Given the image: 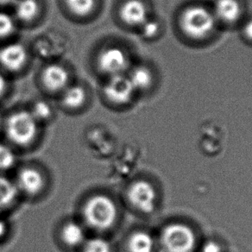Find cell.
Returning <instances> with one entry per match:
<instances>
[{
  "mask_svg": "<svg viewBox=\"0 0 252 252\" xmlns=\"http://www.w3.org/2000/svg\"><path fill=\"white\" fill-rule=\"evenodd\" d=\"M18 194V187L6 177L0 176V210L11 206Z\"/></svg>",
  "mask_w": 252,
  "mask_h": 252,
  "instance_id": "cell-14",
  "label": "cell"
},
{
  "mask_svg": "<svg viewBox=\"0 0 252 252\" xmlns=\"http://www.w3.org/2000/svg\"><path fill=\"white\" fill-rule=\"evenodd\" d=\"M14 30V19L7 13L0 11V38L7 37Z\"/></svg>",
  "mask_w": 252,
  "mask_h": 252,
  "instance_id": "cell-22",
  "label": "cell"
},
{
  "mask_svg": "<svg viewBox=\"0 0 252 252\" xmlns=\"http://www.w3.org/2000/svg\"><path fill=\"white\" fill-rule=\"evenodd\" d=\"M201 252H221L220 245L214 241H208L202 246Z\"/></svg>",
  "mask_w": 252,
  "mask_h": 252,
  "instance_id": "cell-25",
  "label": "cell"
},
{
  "mask_svg": "<svg viewBox=\"0 0 252 252\" xmlns=\"http://www.w3.org/2000/svg\"><path fill=\"white\" fill-rule=\"evenodd\" d=\"M28 53L25 46L14 42L0 49V64L10 71L21 69L27 63Z\"/></svg>",
  "mask_w": 252,
  "mask_h": 252,
  "instance_id": "cell-8",
  "label": "cell"
},
{
  "mask_svg": "<svg viewBox=\"0 0 252 252\" xmlns=\"http://www.w3.org/2000/svg\"><path fill=\"white\" fill-rule=\"evenodd\" d=\"M128 77L133 85L135 90L148 89L153 81V76L151 71L145 67H137L134 68Z\"/></svg>",
  "mask_w": 252,
  "mask_h": 252,
  "instance_id": "cell-18",
  "label": "cell"
},
{
  "mask_svg": "<svg viewBox=\"0 0 252 252\" xmlns=\"http://www.w3.org/2000/svg\"><path fill=\"white\" fill-rule=\"evenodd\" d=\"M7 88V81L5 80L4 75L0 73V97L4 95Z\"/></svg>",
  "mask_w": 252,
  "mask_h": 252,
  "instance_id": "cell-27",
  "label": "cell"
},
{
  "mask_svg": "<svg viewBox=\"0 0 252 252\" xmlns=\"http://www.w3.org/2000/svg\"><path fill=\"white\" fill-rule=\"evenodd\" d=\"M69 80V74L65 67L59 64H51L42 73V81L51 91H59L65 88Z\"/></svg>",
  "mask_w": 252,
  "mask_h": 252,
  "instance_id": "cell-10",
  "label": "cell"
},
{
  "mask_svg": "<svg viewBox=\"0 0 252 252\" xmlns=\"http://www.w3.org/2000/svg\"><path fill=\"white\" fill-rule=\"evenodd\" d=\"M18 189L23 192L34 195L38 193L44 187V179L42 174L35 168H24L18 177Z\"/></svg>",
  "mask_w": 252,
  "mask_h": 252,
  "instance_id": "cell-11",
  "label": "cell"
},
{
  "mask_svg": "<svg viewBox=\"0 0 252 252\" xmlns=\"http://www.w3.org/2000/svg\"><path fill=\"white\" fill-rule=\"evenodd\" d=\"M37 120L32 112L19 111L7 119L5 129L8 137L14 144L25 146L32 143L37 134Z\"/></svg>",
  "mask_w": 252,
  "mask_h": 252,
  "instance_id": "cell-3",
  "label": "cell"
},
{
  "mask_svg": "<svg viewBox=\"0 0 252 252\" xmlns=\"http://www.w3.org/2000/svg\"><path fill=\"white\" fill-rule=\"evenodd\" d=\"M120 17L126 25L142 26L148 20V9L142 0H127L121 6Z\"/></svg>",
  "mask_w": 252,
  "mask_h": 252,
  "instance_id": "cell-9",
  "label": "cell"
},
{
  "mask_svg": "<svg viewBox=\"0 0 252 252\" xmlns=\"http://www.w3.org/2000/svg\"><path fill=\"white\" fill-rule=\"evenodd\" d=\"M161 243L165 252H193L196 238L193 230L188 225L174 223L163 229Z\"/></svg>",
  "mask_w": 252,
  "mask_h": 252,
  "instance_id": "cell-4",
  "label": "cell"
},
{
  "mask_svg": "<svg viewBox=\"0 0 252 252\" xmlns=\"http://www.w3.org/2000/svg\"><path fill=\"white\" fill-rule=\"evenodd\" d=\"M135 88L128 76L124 74L113 75L105 85V95L110 101L123 105L130 101L133 97Z\"/></svg>",
  "mask_w": 252,
  "mask_h": 252,
  "instance_id": "cell-6",
  "label": "cell"
},
{
  "mask_svg": "<svg viewBox=\"0 0 252 252\" xmlns=\"http://www.w3.org/2000/svg\"><path fill=\"white\" fill-rule=\"evenodd\" d=\"M83 215L92 228L105 231L115 224L118 209L114 201L103 194L91 197L85 204Z\"/></svg>",
  "mask_w": 252,
  "mask_h": 252,
  "instance_id": "cell-2",
  "label": "cell"
},
{
  "mask_svg": "<svg viewBox=\"0 0 252 252\" xmlns=\"http://www.w3.org/2000/svg\"><path fill=\"white\" fill-rule=\"evenodd\" d=\"M87 94L81 86H72L63 95V104L70 109H77L84 104Z\"/></svg>",
  "mask_w": 252,
  "mask_h": 252,
  "instance_id": "cell-17",
  "label": "cell"
},
{
  "mask_svg": "<svg viewBox=\"0 0 252 252\" xmlns=\"http://www.w3.org/2000/svg\"><path fill=\"white\" fill-rule=\"evenodd\" d=\"M128 249L130 252H153L154 239L146 231H137L130 236Z\"/></svg>",
  "mask_w": 252,
  "mask_h": 252,
  "instance_id": "cell-13",
  "label": "cell"
},
{
  "mask_svg": "<svg viewBox=\"0 0 252 252\" xmlns=\"http://www.w3.org/2000/svg\"><path fill=\"white\" fill-rule=\"evenodd\" d=\"M84 252H112V247L104 238H91L85 243Z\"/></svg>",
  "mask_w": 252,
  "mask_h": 252,
  "instance_id": "cell-21",
  "label": "cell"
},
{
  "mask_svg": "<svg viewBox=\"0 0 252 252\" xmlns=\"http://www.w3.org/2000/svg\"><path fill=\"white\" fill-rule=\"evenodd\" d=\"M15 4L16 15L21 21H32L39 13L40 6L36 0H17Z\"/></svg>",
  "mask_w": 252,
  "mask_h": 252,
  "instance_id": "cell-16",
  "label": "cell"
},
{
  "mask_svg": "<svg viewBox=\"0 0 252 252\" xmlns=\"http://www.w3.org/2000/svg\"><path fill=\"white\" fill-rule=\"evenodd\" d=\"M214 14L219 21L224 24H233L242 14L241 5L238 0H217Z\"/></svg>",
  "mask_w": 252,
  "mask_h": 252,
  "instance_id": "cell-12",
  "label": "cell"
},
{
  "mask_svg": "<svg viewBox=\"0 0 252 252\" xmlns=\"http://www.w3.org/2000/svg\"><path fill=\"white\" fill-rule=\"evenodd\" d=\"M128 199L137 210L149 214L154 210L157 201V193L150 182L138 181L130 186Z\"/></svg>",
  "mask_w": 252,
  "mask_h": 252,
  "instance_id": "cell-5",
  "label": "cell"
},
{
  "mask_svg": "<svg viewBox=\"0 0 252 252\" xmlns=\"http://www.w3.org/2000/svg\"><path fill=\"white\" fill-rule=\"evenodd\" d=\"M17 0H0V4L2 5H8V4L16 3Z\"/></svg>",
  "mask_w": 252,
  "mask_h": 252,
  "instance_id": "cell-29",
  "label": "cell"
},
{
  "mask_svg": "<svg viewBox=\"0 0 252 252\" xmlns=\"http://www.w3.org/2000/svg\"><path fill=\"white\" fill-rule=\"evenodd\" d=\"M217 19L214 12L203 6H190L182 12L180 26L189 38L203 40L213 33Z\"/></svg>",
  "mask_w": 252,
  "mask_h": 252,
  "instance_id": "cell-1",
  "label": "cell"
},
{
  "mask_svg": "<svg viewBox=\"0 0 252 252\" xmlns=\"http://www.w3.org/2000/svg\"><path fill=\"white\" fill-rule=\"evenodd\" d=\"M142 29L144 36L147 38H151L154 37L159 32V25L157 22L147 20L142 25Z\"/></svg>",
  "mask_w": 252,
  "mask_h": 252,
  "instance_id": "cell-24",
  "label": "cell"
},
{
  "mask_svg": "<svg viewBox=\"0 0 252 252\" xmlns=\"http://www.w3.org/2000/svg\"><path fill=\"white\" fill-rule=\"evenodd\" d=\"M67 7L72 13L79 17H85L94 10L95 0H66Z\"/></svg>",
  "mask_w": 252,
  "mask_h": 252,
  "instance_id": "cell-19",
  "label": "cell"
},
{
  "mask_svg": "<svg viewBox=\"0 0 252 252\" xmlns=\"http://www.w3.org/2000/svg\"><path fill=\"white\" fill-rule=\"evenodd\" d=\"M98 67L111 76L122 74L129 66V59L123 49L112 47L102 51L98 56Z\"/></svg>",
  "mask_w": 252,
  "mask_h": 252,
  "instance_id": "cell-7",
  "label": "cell"
},
{
  "mask_svg": "<svg viewBox=\"0 0 252 252\" xmlns=\"http://www.w3.org/2000/svg\"><path fill=\"white\" fill-rule=\"evenodd\" d=\"M32 112L33 116L35 117V119L38 121H42V120H46L49 119V117L51 116L52 111H51V107L50 105L45 101H38L35 103L33 110Z\"/></svg>",
  "mask_w": 252,
  "mask_h": 252,
  "instance_id": "cell-23",
  "label": "cell"
},
{
  "mask_svg": "<svg viewBox=\"0 0 252 252\" xmlns=\"http://www.w3.org/2000/svg\"><path fill=\"white\" fill-rule=\"evenodd\" d=\"M62 237L66 245L77 246L85 241V231L81 224L75 222H69L64 225Z\"/></svg>",
  "mask_w": 252,
  "mask_h": 252,
  "instance_id": "cell-15",
  "label": "cell"
},
{
  "mask_svg": "<svg viewBox=\"0 0 252 252\" xmlns=\"http://www.w3.org/2000/svg\"><path fill=\"white\" fill-rule=\"evenodd\" d=\"M16 162V156L11 148L0 144V171L12 168Z\"/></svg>",
  "mask_w": 252,
  "mask_h": 252,
  "instance_id": "cell-20",
  "label": "cell"
},
{
  "mask_svg": "<svg viewBox=\"0 0 252 252\" xmlns=\"http://www.w3.org/2000/svg\"><path fill=\"white\" fill-rule=\"evenodd\" d=\"M244 33H245L246 38L250 41H252V20L247 22V24L245 25Z\"/></svg>",
  "mask_w": 252,
  "mask_h": 252,
  "instance_id": "cell-26",
  "label": "cell"
},
{
  "mask_svg": "<svg viewBox=\"0 0 252 252\" xmlns=\"http://www.w3.org/2000/svg\"><path fill=\"white\" fill-rule=\"evenodd\" d=\"M2 124H3V119H2V116L0 114V129L2 127Z\"/></svg>",
  "mask_w": 252,
  "mask_h": 252,
  "instance_id": "cell-30",
  "label": "cell"
},
{
  "mask_svg": "<svg viewBox=\"0 0 252 252\" xmlns=\"http://www.w3.org/2000/svg\"><path fill=\"white\" fill-rule=\"evenodd\" d=\"M7 231V225L4 220L0 219V238H3Z\"/></svg>",
  "mask_w": 252,
  "mask_h": 252,
  "instance_id": "cell-28",
  "label": "cell"
}]
</instances>
